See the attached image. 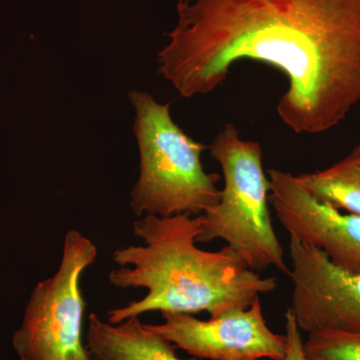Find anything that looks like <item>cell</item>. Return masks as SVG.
<instances>
[{
  "instance_id": "8",
  "label": "cell",
  "mask_w": 360,
  "mask_h": 360,
  "mask_svg": "<svg viewBox=\"0 0 360 360\" xmlns=\"http://www.w3.org/2000/svg\"><path fill=\"white\" fill-rule=\"evenodd\" d=\"M269 205L290 238L323 251L343 269L360 272V217L317 200L296 175L267 172Z\"/></svg>"
},
{
  "instance_id": "9",
  "label": "cell",
  "mask_w": 360,
  "mask_h": 360,
  "mask_svg": "<svg viewBox=\"0 0 360 360\" xmlns=\"http://www.w3.org/2000/svg\"><path fill=\"white\" fill-rule=\"evenodd\" d=\"M86 347L91 360H184L169 341L141 323L139 317L111 324L90 314Z\"/></svg>"
},
{
  "instance_id": "2",
  "label": "cell",
  "mask_w": 360,
  "mask_h": 360,
  "mask_svg": "<svg viewBox=\"0 0 360 360\" xmlns=\"http://www.w3.org/2000/svg\"><path fill=\"white\" fill-rule=\"evenodd\" d=\"M202 214L160 217L144 215L134 224L142 245L113 251L120 269L111 270L110 283L120 290L144 288L146 295L108 312L111 324L151 311L219 316L227 310L248 309L260 295L276 290V277H262L238 253L198 248Z\"/></svg>"
},
{
  "instance_id": "10",
  "label": "cell",
  "mask_w": 360,
  "mask_h": 360,
  "mask_svg": "<svg viewBox=\"0 0 360 360\" xmlns=\"http://www.w3.org/2000/svg\"><path fill=\"white\" fill-rule=\"evenodd\" d=\"M296 176L317 200L360 217V165L349 156L326 169Z\"/></svg>"
},
{
  "instance_id": "4",
  "label": "cell",
  "mask_w": 360,
  "mask_h": 360,
  "mask_svg": "<svg viewBox=\"0 0 360 360\" xmlns=\"http://www.w3.org/2000/svg\"><path fill=\"white\" fill-rule=\"evenodd\" d=\"M208 150L221 168L224 186L217 205L202 213L198 243L220 239L251 269L274 266L288 274L270 214L269 179L262 146L241 139L236 125L226 123Z\"/></svg>"
},
{
  "instance_id": "7",
  "label": "cell",
  "mask_w": 360,
  "mask_h": 360,
  "mask_svg": "<svg viewBox=\"0 0 360 360\" xmlns=\"http://www.w3.org/2000/svg\"><path fill=\"white\" fill-rule=\"evenodd\" d=\"M292 300L300 331H360V272L335 264L323 251L290 238Z\"/></svg>"
},
{
  "instance_id": "11",
  "label": "cell",
  "mask_w": 360,
  "mask_h": 360,
  "mask_svg": "<svg viewBox=\"0 0 360 360\" xmlns=\"http://www.w3.org/2000/svg\"><path fill=\"white\" fill-rule=\"evenodd\" d=\"M303 347L307 360H360V331H316Z\"/></svg>"
},
{
  "instance_id": "1",
  "label": "cell",
  "mask_w": 360,
  "mask_h": 360,
  "mask_svg": "<svg viewBox=\"0 0 360 360\" xmlns=\"http://www.w3.org/2000/svg\"><path fill=\"white\" fill-rule=\"evenodd\" d=\"M158 71L182 97L214 91L238 61L283 73L295 134L328 131L360 103V0H179Z\"/></svg>"
},
{
  "instance_id": "13",
  "label": "cell",
  "mask_w": 360,
  "mask_h": 360,
  "mask_svg": "<svg viewBox=\"0 0 360 360\" xmlns=\"http://www.w3.org/2000/svg\"><path fill=\"white\" fill-rule=\"evenodd\" d=\"M348 156L360 165V142L356 146H355L354 150H352Z\"/></svg>"
},
{
  "instance_id": "6",
  "label": "cell",
  "mask_w": 360,
  "mask_h": 360,
  "mask_svg": "<svg viewBox=\"0 0 360 360\" xmlns=\"http://www.w3.org/2000/svg\"><path fill=\"white\" fill-rule=\"evenodd\" d=\"M165 321L146 324L175 348L210 360H283L286 336L267 326L257 298L248 309L227 310L210 321L193 314L162 312Z\"/></svg>"
},
{
  "instance_id": "12",
  "label": "cell",
  "mask_w": 360,
  "mask_h": 360,
  "mask_svg": "<svg viewBox=\"0 0 360 360\" xmlns=\"http://www.w3.org/2000/svg\"><path fill=\"white\" fill-rule=\"evenodd\" d=\"M285 319L286 354L283 360H307L304 341L290 309L284 314Z\"/></svg>"
},
{
  "instance_id": "3",
  "label": "cell",
  "mask_w": 360,
  "mask_h": 360,
  "mask_svg": "<svg viewBox=\"0 0 360 360\" xmlns=\"http://www.w3.org/2000/svg\"><path fill=\"white\" fill-rule=\"evenodd\" d=\"M135 108L134 132L141 172L130 191V207L139 217L202 214L217 205L220 175L205 172L201 155L208 146L195 141L172 120L170 103L148 92H129Z\"/></svg>"
},
{
  "instance_id": "5",
  "label": "cell",
  "mask_w": 360,
  "mask_h": 360,
  "mask_svg": "<svg viewBox=\"0 0 360 360\" xmlns=\"http://www.w3.org/2000/svg\"><path fill=\"white\" fill-rule=\"evenodd\" d=\"M97 255L96 245L82 232L65 234L58 269L32 291L14 333L21 360H91L82 335L86 302L80 283Z\"/></svg>"
}]
</instances>
